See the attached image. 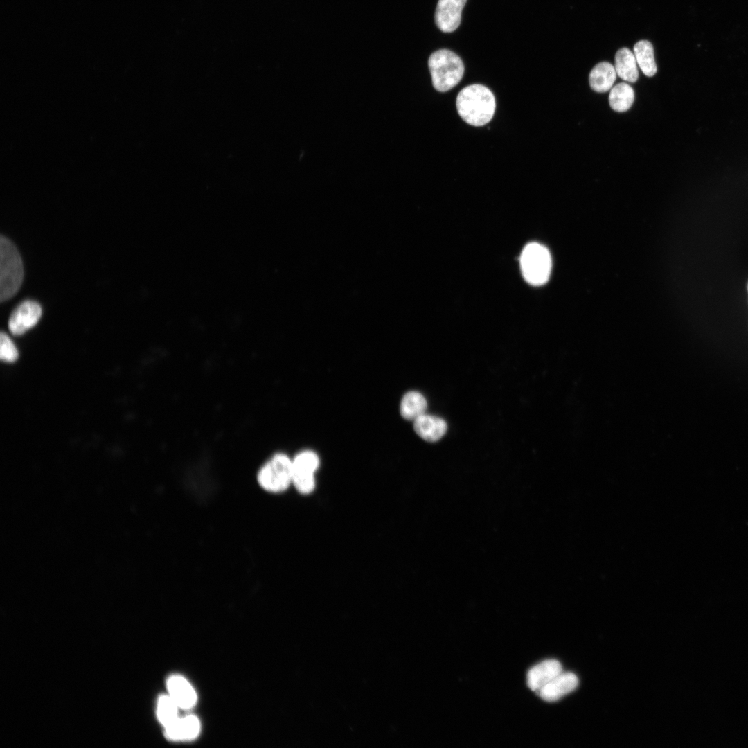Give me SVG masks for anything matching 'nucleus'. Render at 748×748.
I'll return each mask as SVG.
<instances>
[{
	"label": "nucleus",
	"mask_w": 748,
	"mask_h": 748,
	"mask_svg": "<svg viewBox=\"0 0 748 748\" xmlns=\"http://www.w3.org/2000/svg\"><path fill=\"white\" fill-rule=\"evenodd\" d=\"M456 108L462 119L473 126H483L493 117L495 99L486 87L475 84L463 88L456 98Z\"/></svg>",
	"instance_id": "f257e3e1"
},
{
	"label": "nucleus",
	"mask_w": 748,
	"mask_h": 748,
	"mask_svg": "<svg viewBox=\"0 0 748 748\" xmlns=\"http://www.w3.org/2000/svg\"><path fill=\"white\" fill-rule=\"evenodd\" d=\"M24 276L22 260L14 244L7 238L0 239V299L12 297L20 288Z\"/></svg>",
	"instance_id": "f03ea898"
},
{
	"label": "nucleus",
	"mask_w": 748,
	"mask_h": 748,
	"mask_svg": "<svg viewBox=\"0 0 748 748\" xmlns=\"http://www.w3.org/2000/svg\"><path fill=\"white\" fill-rule=\"evenodd\" d=\"M428 66L433 86L440 92H445L454 87L464 73L461 59L447 49L434 52L429 58Z\"/></svg>",
	"instance_id": "7ed1b4c3"
},
{
	"label": "nucleus",
	"mask_w": 748,
	"mask_h": 748,
	"mask_svg": "<svg viewBox=\"0 0 748 748\" xmlns=\"http://www.w3.org/2000/svg\"><path fill=\"white\" fill-rule=\"evenodd\" d=\"M519 261L522 275L527 283L540 286L548 281L552 261L544 246L537 242L528 244L521 253Z\"/></svg>",
	"instance_id": "20e7f679"
},
{
	"label": "nucleus",
	"mask_w": 748,
	"mask_h": 748,
	"mask_svg": "<svg viewBox=\"0 0 748 748\" xmlns=\"http://www.w3.org/2000/svg\"><path fill=\"white\" fill-rule=\"evenodd\" d=\"M257 479L268 492L284 491L292 483V461L285 454H275L260 468Z\"/></svg>",
	"instance_id": "39448f33"
},
{
	"label": "nucleus",
	"mask_w": 748,
	"mask_h": 748,
	"mask_svg": "<svg viewBox=\"0 0 748 748\" xmlns=\"http://www.w3.org/2000/svg\"><path fill=\"white\" fill-rule=\"evenodd\" d=\"M319 466L316 453L305 450L298 454L292 460V483L299 492L310 493L315 487L314 474Z\"/></svg>",
	"instance_id": "423d86ee"
},
{
	"label": "nucleus",
	"mask_w": 748,
	"mask_h": 748,
	"mask_svg": "<svg viewBox=\"0 0 748 748\" xmlns=\"http://www.w3.org/2000/svg\"><path fill=\"white\" fill-rule=\"evenodd\" d=\"M42 316L40 305L34 301L21 302L12 312L8 328L12 334L20 335L37 323Z\"/></svg>",
	"instance_id": "0eeeda50"
},
{
	"label": "nucleus",
	"mask_w": 748,
	"mask_h": 748,
	"mask_svg": "<svg viewBox=\"0 0 748 748\" xmlns=\"http://www.w3.org/2000/svg\"><path fill=\"white\" fill-rule=\"evenodd\" d=\"M467 0H438L435 21L443 32L454 31L460 25L461 12Z\"/></svg>",
	"instance_id": "6e6552de"
},
{
	"label": "nucleus",
	"mask_w": 748,
	"mask_h": 748,
	"mask_svg": "<svg viewBox=\"0 0 748 748\" xmlns=\"http://www.w3.org/2000/svg\"><path fill=\"white\" fill-rule=\"evenodd\" d=\"M578 684L577 676L572 673H561L537 693L546 702H555L574 691Z\"/></svg>",
	"instance_id": "1a4fd4ad"
},
{
	"label": "nucleus",
	"mask_w": 748,
	"mask_h": 748,
	"mask_svg": "<svg viewBox=\"0 0 748 748\" xmlns=\"http://www.w3.org/2000/svg\"><path fill=\"white\" fill-rule=\"evenodd\" d=\"M562 666L555 659H548L531 668L527 673L528 686L537 692L562 673Z\"/></svg>",
	"instance_id": "9d476101"
},
{
	"label": "nucleus",
	"mask_w": 748,
	"mask_h": 748,
	"mask_svg": "<svg viewBox=\"0 0 748 748\" xmlns=\"http://www.w3.org/2000/svg\"><path fill=\"white\" fill-rule=\"evenodd\" d=\"M169 695L179 708L188 709L196 703L197 695L189 682L183 677L171 676L167 681Z\"/></svg>",
	"instance_id": "9b49d317"
},
{
	"label": "nucleus",
	"mask_w": 748,
	"mask_h": 748,
	"mask_svg": "<svg viewBox=\"0 0 748 748\" xmlns=\"http://www.w3.org/2000/svg\"><path fill=\"white\" fill-rule=\"evenodd\" d=\"M413 428L416 433L425 440L436 442L446 433L447 425L443 419L425 413L414 420Z\"/></svg>",
	"instance_id": "f8f14e48"
},
{
	"label": "nucleus",
	"mask_w": 748,
	"mask_h": 748,
	"mask_svg": "<svg viewBox=\"0 0 748 748\" xmlns=\"http://www.w3.org/2000/svg\"><path fill=\"white\" fill-rule=\"evenodd\" d=\"M200 731V723L194 715L178 718L171 725L165 728L167 738L172 740H189L196 738Z\"/></svg>",
	"instance_id": "ddd939ff"
},
{
	"label": "nucleus",
	"mask_w": 748,
	"mask_h": 748,
	"mask_svg": "<svg viewBox=\"0 0 748 748\" xmlns=\"http://www.w3.org/2000/svg\"><path fill=\"white\" fill-rule=\"evenodd\" d=\"M616 72L614 66L607 62L597 64L590 71L589 82L591 88L596 92H606L612 89L616 79Z\"/></svg>",
	"instance_id": "4468645a"
},
{
	"label": "nucleus",
	"mask_w": 748,
	"mask_h": 748,
	"mask_svg": "<svg viewBox=\"0 0 748 748\" xmlns=\"http://www.w3.org/2000/svg\"><path fill=\"white\" fill-rule=\"evenodd\" d=\"M616 74L623 80L635 82L639 77L637 62L634 53L627 48L619 49L615 55Z\"/></svg>",
	"instance_id": "2eb2a0df"
},
{
	"label": "nucleus",
	"mask_w": 748,
	"mask_h": 748,
	"mask_svg": "<svg viewBox=\"0 0 748 748\" xmlns=\"http://www.w3.org/2000/svg\"><path fill=\"white\" fill-rule=\"evenodd\" d=\"M427 407V400L420 393L409 391L402 398L400 411L404 419L415 420L419 416L425 414Z\"/></svg>",
	"instance_id": "dca6fc26"
},
{
	"label": "nucleus",
	"mask_w": 748,
	"mask_h": 748,
	"mask_svg": "<svg viewBox=\"0 0 748 748\" xmlns=\"http://www.w3.org/2000/svg\"><path fill=\"white\" fill-rule=\"evenodd\" d=\"M634 55L642 72L648 77L657 73L652 44L648 40H640L634 46Z\"/></svg>",
	"instance_id": "f3484780"
},
{
	"label": "nucleus",
	"mask_w": 748,
	"mask_h": 748,
	"mask_svg": "<svg viewBox=\"0 0 748 748\" xmlns=\"http://www.w3.org/2000/svg\"><path fill=\"white\" fill-rule=\"evenodd\" d=\"M634 99V93L632 87L621 82L614 86L609 94V103L612 109L618 112L628 110Z\"/></svg>",
	"instance_id": "a211bd4d"
},
{
	"label": "nucleus",
	"mask_w": 748,
	"mask_h": 748,
	"mask_svg": "<svg viewBox=\"0 0 748 748\" xmlns=\"http://www.w3.org/2000/svg\"><path fill=\"white\" fill-rule=\"evenodd\" d=\"M178 706L170 695H162L157 704V716L166 728L174 723L179 718Z\"/></svg>",
	"instance_id": "6ab92c4d"
},
{
	"label": "nucleus",
	"mask_w": 748,
	"mask_h": 748,
	"mask_svg": "<svg viewBox=\"0 0 748 748\" xmlns=\"http://www.w3.org/2000/svg\"><path fill=\"white\" fill-rule=\"evenodd\" d=\"M0 357L1 360L7 362H12L18 357L17 348L8 335L3 332L0 336Z\"/></svg>",
	"instance_id": "aec40b11"
}]
</instances>
